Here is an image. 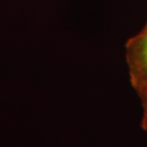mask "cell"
<instances>
[{
  "label": "cell",
  "mask_w": 147,
  "mask_h": 147,
  "mask_svg": "<svg viewBox=\"0 0 147 147\" xmlns=\"http://www.w3.org/2000/svg\"><path fill=\"white\" fill-rule=\"evenodd\" d=\"M125 58L131 87L137 93L147 84V22L125 44Z\"/></svg>",
  "instance_id": "6da1fadb"
},
{
  "label": "cell",
  "mask_w": 147,
  "mask_h": 147,
  "mask_svg": "<svg viewBox=\"0 0 147 147\" xmlns=\"http://www.w3.org/2000/svg\"><path fill=\"white\" fill-rule=\"evenodd\" d=\"M137 94L139 95L142 105V118L141 121V127L147 132V84L140 90Z\"/></svg>",
  "instance_id": "7a4b0ae2"
},
{
  "label": "cell",
  "mask_w": 147,
  "mask_h": 147,
  "mask_svg": "<svg viewBox=\"0 0 147 147\" xmlns=\"http://www.w3.org/2000/svg\"><path fill=\"white\" fill-rule=\"evenodd\" d=\"M146 22H147V21H146Z\"/></svg>",
  "instance_id": "3957f363"
}]
</instances>
